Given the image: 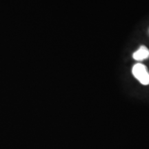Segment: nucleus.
<instances>
[{"label":"nucleus","mask_w":149,"mask_h":149,"mask_svg":"<svg viewBox=\"0 0 149 149\" xmlns=\"http://www.w3.org/2000/svg\"><path fill=\"white\" fill-rule=\"evenodd\" d=\"M134 59L137 61H143L149 57V50L144 46H141L137 51L133 54Z\"/></svg>","instance_id":"obj_2"},{"label":"nucleus","mask_w":149,"mask_h":149,"mask_svg":"<svg viewBox=\"0 0 149 149\" xmlns=\"http://www.w3.org/2000/svg\"><path fill=\"white\" fill-rule=\"evenodd\" d=\"M133 76L143 85L149 84V72L146 66L142 64H136L132 68Z\"/></svg>","instance_id":"obj_1"}]
</instances>
